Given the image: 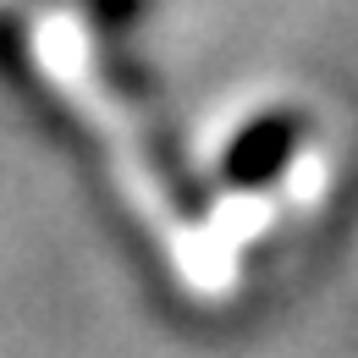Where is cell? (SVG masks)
Listing matches in <instances>:
<instances>
[{
  "label": "cell",
  "mask_w": 358,
  "mask_h": 358,
  "mask_svg": "<svg viewBox=\"0 0 358 358\" xmlns=\"http://www.w3.org/2000/svg\"><path fill=\"white\" fill-rule=\"evenodd\" d=\"M298 138H303L298 110H270V116H259L254 127H243V133L231 138V149H226V160H221L226 182L231 187H265L270 177L287 171Z\"/></svg>",
  "instance_id": "6da1fadb"
}]
</instances>
